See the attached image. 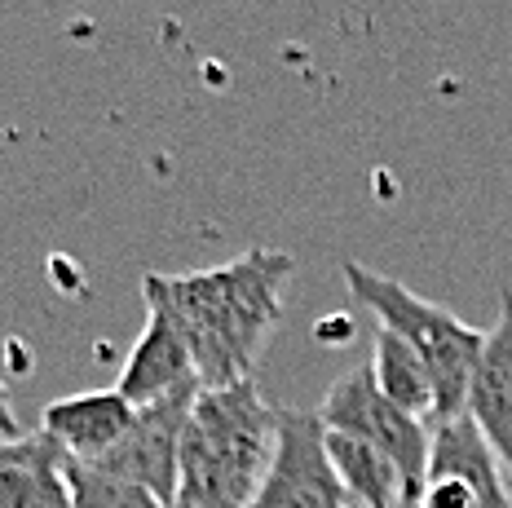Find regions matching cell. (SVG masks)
<instances>
[{"instance_id": "obj_8", "label": "cell", "mask_w": 512, "mask_h": 508, "mask_svg": "<svg viewBox=\"0 0 512 508\" xmlns=\"http://www.w3.org/2000/svg\"><path fill=\"white\" fill-rule=\"evenodd\" d=\"M133 420H137V407L111 385V389H89V394L53 398L40 411V433H49L71 460L98 464L120 447V438Z\"/></svg>"}, {"instance_id": "obj_14", "label": "cell", "mask_w": 512, "mask_h": 508, "mask_svg": "<svg viewBox=\"0 0 512 508\" xmlns=\"http://www.w3.org/2000/svg\"><path fill=\"white\" fill-rule=\"evenodd\" d=\"M67 486H71V508H168L142 486L111 478L98 464H80L71 455H67Z\"/></svg>"}, {"instance_id": "obj_12", "label": "cell", "mask_w": 512, "mask_h": 508, "mask_svg": "<svg viewBox=\"0 0 512 508\" xmlns=\"http://www.w3.org/2000/svg\"><path fill=\"white\" fill-rule=\"evenodd\" d=\"M327 460H332L336 478L345 486V500L354 508H415L402 469L371 442L327 429Z\"/></svg>"}, {"instance_id": "obj_4", "label": "cell", "mask_w": 512, "mask_h": 508, "mask_svg": "<svg viewBox=\"0 0 512 508\" xmlns=\"http://www.w3.org/2000/svg\"><path fill=\"white\" fill-rule=\"evenodd\" d=\"M318 420L336 433H349L358 442H371L376 451H384L407 478L411 500L420 504L424 478H429V451H433V429L420 416L402 411L398 402H389L376 385L371 363L354 367L336 380L332 389L318 402Z\"/></svg>"}, {"instance_id": "obj_9", "label": "cell", "mask_w": 512, "mask_h": 508, "mask_svg": "<svg viewBox=\"0 0 512 508\" xmlns=\"http://www.w3.org/2000/svg\"><path fill=\"white\" fill-rule=\"evenodd\" d=\"M464 416L482 429V438L512 478V288L499 292V319L486 332V349L477 358L473 385H468Z\"/></svg>"}, {"instance_id": "obj_7", "label": "cell", "mask_w": 512, "mask_h": 508, "mask_svg": "<svg viewBox=\"0 0 512 508\" xmlns=\"http://www.w3.org/2000/svg\"><path fill=\"white\" fill-rule=\"evenodd\" d=\"M195 398H199V385H190L173 398H159L151 407H137V420L128 425L120 447L106 455V460H98V469L111 473V478L142 486V491H151L159 504L173 508L177 469H181V438H186Z\"/></svg>"}, {"instance_id": "obj_11", "label": "cell", "mask_w": 512, "mask_h": 508, "mask_svg": "<svg viewBox=\"0 0 512 508\" xmlns=\"http://www.w3.org/2000/svg\"><path fill=\"white\" fill-rule=\"evenodd\" d=\"M0 508H71L67 451L49 433L0 442Z\"/></svg>"}, {"instance_id": "obj_6", "label": "cell", "mask_w": 512, "mask_h": 508, "mask_svg": "<svg viewBox=\"0 0 512 508\" xmlns=\"http://www.w3.org/2000/svg\"><path fill=\"white\" fill-rule=\"evenodd\" d=\"M415 508H512L504 464L468 416L433 425L429 478Z\"/></svg>"}, {"instance_id": "obj_3", "label": "cell", "mask_w": 512, "mask_h": 508, "mask_svg": "<svg viewBox=\"0 0 512 508\" xmlns=\"http://www.w3.org/2000/svg\"><path fill=\"white\" fill-rule=\"evenodd\" d=\"M345 283H349V292H354V301L367 305L380 319L384 332L402 336V341L415 349V358L424 363V372L433 380V398H437L433 425L460 420L468 407V385H473L477 358H482V349H486V332L468 327L464 319H455L446 305L424 301L407 283L362 266V261H345Z\"/></svg>"}, {"instance_id": "obj_2", "label": "cell", "mask_w": 512, "mask_h": 508, "mask_svg": "<svg viewBox=\"0 0 512 508\" xmlns=\"http://www.w3.org/2000/svg\"><path fill=\"white\" fill-rule=\"evenodd\" d=\"M279 451V407L252 380L199 389L181 438L173 508H248Z\"/></svg>"}, {"instance_id": "obj_15", "label": "cell", "mask_w": 512, "mask_h": 508, "mask_svg": "<svg viewBox=\"0 0 512 508\" xmlns=\"http://www.w3.org/2000/svg\"><path fill=\"white\" fill-rule=\"evenodd\" d=\"M14 438H23V429H18L14 407H9V389H5V380H0V442H14Z\"/></svg>"}, {"instance_id": "obj_13", "label": "cell", "mask_w": 512, "mask_h": 508, "mask_svg": "<svg viewBox=\"0 0 512 508\" xmlns=\"http://www.w3.org/2000/svg\"><path fill=\"white\" fill-rule=\"evenodd\" d=\"M371 372H376V385L389 402H398L402 411L420 420H433L437 398H433V380L424 372V363L415 358V349L393 332H376V354H371Z\"/></svg>"}, {"instance_id": "obj_10", "label": "cell", "mask_w": 512, "mask_h": 508, "mask_svg": "<svg viewBox=\"0 0 512 508\" xmlns=\"http://www.w3.org/2000/svg\"><path fill=\"white\" fill-rule=\"evenodd\" d=\"M190 385H199V376H195V358H190L186 336L177 332L164 310L146 305V327H142V336H137L133 354L124 358V372L115 380V389H120L133 407H151V402L173 398Z\"/></svg>"}, {"instance_id": "obj_1", "label": "cell", "mask_w": 512, "mask_h": 508, "mask_svg": "<svg viewBox=\"0 0 512 508\" xmlns=\"http://www.w3.org/2000/svg\"><path fill=\"white\" fill-rule=\"evenodd\" d=\"M296 274V257L279 248H248L226 266L142 279L146 305L164 310L186 336L195 376L204 389L252 380L270 332L283 319V292Z\"/></svg>"}, {"instance_id": "obj_5", "label": "cell", "mask_w": 512, "mask_h": 508, "mask_svg": "<svg viewBox=\"0 0 512 508\" xmlns=\"http://www.w3.org/2000/svg\"><path fill=\"white\" fill-rule=\"evenodd\" d=\"M248 508H349L318 411L279 407V451Z\"/></svg>"}]
</instances>
